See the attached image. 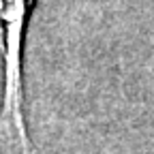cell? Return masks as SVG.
Wrapping results in <instances>:
<instances>
[{"label": "cell", "mask_w": 154, "mask_h": 154, "mask_svg": "<svg viewBox=\"0 0 154 154\" xmlns=\"http://www.w3.org/2000/svg\"><path fill=\"white\" fill-rule=\"evenodd\" d=\"M34 0H0V146L5 154H32L24 111V45Z\"/></svg>", "instance_id": "cell-1"}]
</instances>
